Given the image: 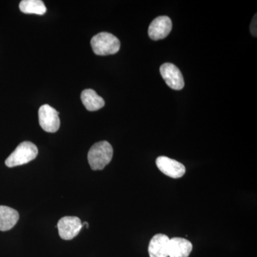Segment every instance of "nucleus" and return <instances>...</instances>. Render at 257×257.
<instances>
[{
    "mask_svg": "<svg viewBox=\"0 0 257 257\" xmlns=\"http://www.w3.org/2000/svg\"><path fill=\"white\" fill-rule=\"evenodd\" d=\"M20 10L25 14L43 15L47 12L46 6L41 0H23Z\"/></svg>",
    "mask_w": 257,
    "mask_h": 257,
    "instance_id": "obj_13",
    "label": "nucleus"
},
{
    "mask_svg": "<svg viewBox=\"0 0 257 257\" xmlns=\"http://www.w3.org/2000/svg\"><path fill=\"white\" fill-rule=\"evenodd\" d=\"M156 165L162 173L172 178H181L186 172L185 167L182 163L167 157H157Z\"/></svg>",
    "mask_w": 257,
    "mask_h": 257,
    "instance_id": "obj_7",
    "label": "nucleus"
},
{
    "mask_svg": "<svg viewBox=\"0 0 257 257\" xmlns=\"http://www.w3.org/2000/svg\"><path fill=\"white\" fill-rule=\"evenodd\" d=\"M113 157V148L106 141L94 144L88 153V162L93 170H101L110 163Z\"/></svg>",
    "mask_w": 257,
    "mask_h": 257,
    "instance_id": "obj_1",
    "label": "nucleus"
},
{
    "mask_svg": "<svg viewBox=\"0 0 257 257\" xmlns=\"http://www.w3.org/2000/svg\"><path fill=\"white\" fill-rule=\"evenodd\" d=\"M172 29V20L169 17H158L152 22L149 27V36L153 40H162L170 35Z\"/></svg>",
    "mask_w": 257,
    "mask_h": 257,
    "instance_id": "obj_8",
    "label": "nucleus"
},
{
    "mask_svg": "<svg viewBox=\"0 0 257 257\" xmlns=\"http://www.w3.org/2000/svg\"><path fill=\"white\" fill-rule=\"evenodd\" d=\"M120 41L117 37L108 32H101L92 37L91 46L96 55H114L119 52Z\"/></svg>",
    "mask_w": 257,
    "mask_h": 257,
    "instance_id": "obj_2",
    "label": "nucleus"
},
{
    "mask_svg": "<svg viewBox=\"0 0 257 257\" xmlns=\"http://www.w3.org/2000/svg\"><path fill=\"white\" fill-rule=\"evenodd\" d=\"M82 227V221L77 216H64L57 224L59 234L64 240L74 239Z\"/></svg>",
    "mask_w": 257,
    "mask_h": 257,
    "instance_id": "obj_6",
    "label": "nucleus"
},
{
    "mask_svg": "<svg viewBox=\"0 0 257 257\" xmlns=\"http://www.w3.org/2000/svg\"><path fill=\"white\" fill-rule=\"evenodd\" d=\"M38 155V149L36 145L30 142H24L18 145L14 152L5 161V165L8 167L25 165L35 160Z\"/></svg>",
    "mask_w": 257,
    "mask_h": 257,
    "instance_id": "obj_3",
    "label": "nucleus"
},
{
    "mask_svg": "<svg viewBox=\"0 0 257 257\" xmlns=\"http://www.w3.org/2000/svg\"><path fill=\"white\" fill-rule=\"evenodd\" d=\"M83 104L88 111H94L104 107L105 101L95 91L91 89H84L81 94Z\"/></svg>",
    "mask_w": 257,
    "mask_h": 257,
    "instance_id": "obj_12",
    "label": "nucleus"
},
{
    "mask_svg": "<svg viewBox=\"0 0 257 257\" xmlns=\"http://www.w3.org/2000/svg\"><path fill=\"white\" fill-rule=\"evenodd\" d=\"M170 238L167 235L158 234L154 236L149 245L150 257H168Z\"/></svg>",
    "mask_w": 257,
    "mask_h": 257,
    "instance_id": "obj_9",
    "label": "nucleus"
},
{
    "mask_svg": "<svg viewBox=\"0 0 257 257\" xmlns=\"http://www.w3.org/2000/svg\"><path fill=\"white\" fill-rule=\"evenodd\" d=\"M162 78L171 89L181 90L184 87L183 75L178 67L172 63H165L160 67Z\"/></svg>",
    "mask_w": 257,
    "mask_h": 257,
    "instance_id": "obj_5",
    "label": "nucleus"
},
{
    "mask_svg": "<svg viewBox=\"0 0 257 257\" xmlns=\"http://www.w3.org/2000/svg\"><path fill=\"white\" fill-rule=\"evenodd\" d=\"M192 248V243L189 240L184 238H172L169 243V256L188 257Z\"/></svg>",
    "mask_w": 257,
    "mask_h": 257,
    "instance_id": "obj_10",
    "label": "nucleus"
},
{
    "mask_svg": "<svg viewBox=\"0 0 257 257\" xmlns=\"http://www.w3.org/2000/svg\"><path fill=\"white\" fill-rule=\"evenodd\" d=\"M20 219L18 211L7 206H0V231L13 229Z\"/></svg>",
    "mask_w": 257,
    "mask_h": 257,
    "instance_id": "obj_11",
    "label": "nucleus"
},
{
    "mask_svg": "<svg viewBox=\"0 0 257 257\" xmlns=\"http://www.w3.org/2000/svg\"><path fill=\"white\" fill-rule=\"evenodd\" d=\"M40 126L47 133H55L60 126L58 111L48 104H44L39 109Z\"/></svg>",
    "mask_w": 257,
    "mask_h": 257,
    "instance_id": "obj_4",
    "label": "nucleus"
},
{
    "mask_svg": "<svg viewBox=\"0 0 257 257\" xmlns=\"http://www.w3.org/2000/svg\"><path fill=\"white\" fill-rule=\"evenodd\" d=\"M251 32L253 36L256 37V15L253 17L251 24Z\"/></svg>",
    "mask_w": 257,
    "mask_h": 257,
    "instance_id": "obj_14",
    "label": "nucleus"
}]
</instances>
